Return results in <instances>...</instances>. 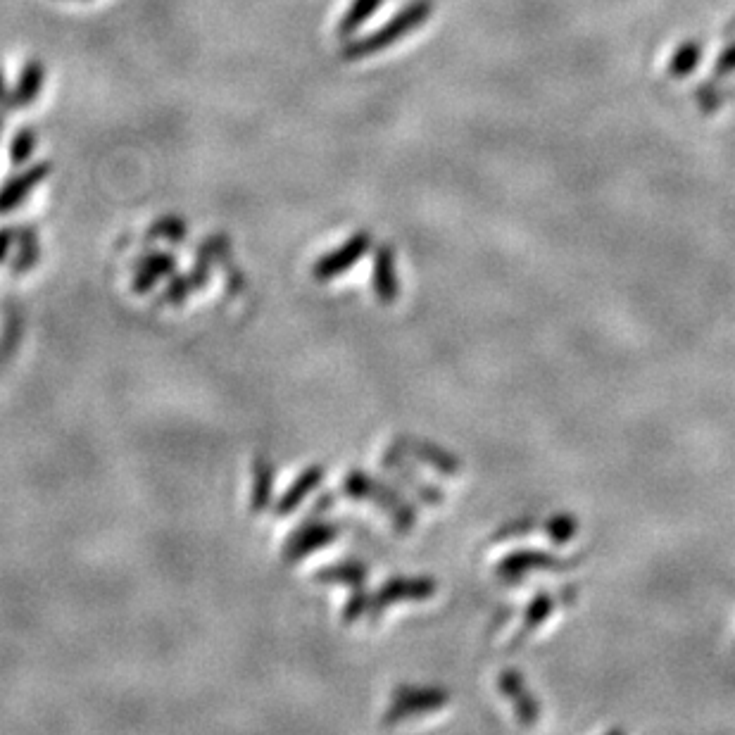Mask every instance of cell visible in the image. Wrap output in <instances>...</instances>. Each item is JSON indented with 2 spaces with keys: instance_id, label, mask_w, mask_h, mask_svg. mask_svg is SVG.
<instances>
[{
  "instance_id": "obj_1",
  "label": "cell",
  "mask_w": 735,
  "mask_h": 735,
  "mask_svg": "<svg viewBox=\"0 0 735 735\" xmlns=\"http://www.w3.org/2000/svg\"><path fill=\"white\" fill-rule=\"evenodd\" d=\"M433 15V3L431 0H410L405 8L395 12L383 27H379L372 34L360 36V39L348 41L341 50L343 60H362L369 55L381 53V50L395 46V43L410 36L412 31L424 27Z\"/></svg>"
},
{
  "instance_id": "obj_2",
  "label": "cell",
  "mask_w": 735,
  "mask_h": 735,
  "mask_svg": "<svg viewBox=\"0 0 735 735\" xmlns=\"http://www.w3.org/2000/svg\"><path fill=\"white\" fill-rule=\"evenodd\" d=\"M341 493L350 500L374 502L376 510H381L383 514H386V517L391 519L393 529L402 533V536H407V533L412 531L414 521H417V514H414L412 505L402 498V493L398 488L374 479L372 474H367V471H362V469H353L345 474Z\"/></svg>"
},
{
  "instance_id": "obj_3",
  "label": "cell",
  "mask_w": 735,
  "mask_h": 735,
  "mask_svg": "<svg viewBox=\"0 0 735 735\" xmlns=\"http://www.w3.org/2000/svg\"><path fill=\"white\" fill-rule=\"evenodd\" d=\"M450 702V693L445 688L433 686H400L393 690L391 707L386 709L383 724L395 726L402 721L426 712H438Z\"/></svg>"
},
{
  "instance_id": "obj_4",
  "label": "cell",
  "mask_w": 735,
  "mask_h": 735,
  "mask_svg": "<svg viewBox=\"0 0 735 735\" xmlns=\"http://www.w3.org/2000/svg\"><path fill=\"white\" fill-rule=\"evenodd\" d=\"M438 593V583L429 576H393L372 593L369 619L376 624L391 605L398 602H424Z\"/></svg>"
},
{
  "instance_id": "obj_5",
  "label": "cell",
  "mask_w": 735,
  "mask_h": 735,
  "mask_svg": "<svg viewBox=\"0 0 735 735\" xmlns=\"http://www.w3.org/2000/svg\"><path fill=\"white\" fill-rule=\"evenodd\" d=\"M341 531H343L341 521L329 519H319L307 526H295V529L288 533L284 548H281V559H284L286 564L300 562V559L334 545L338 536H341Z\"/></svg>"
},
{
  "instance_id": "obj_6",
  "label": "cell",
  "mask_w": 735,
  "mask_h": 735,
  "mask_svg": "<svg viewBox=\"0 0 735 735\" xmlns=\"http://www.w3.org/2000/svg\"><path fill=\"white\" fill-rule=\"evenodd\" d=\"M369 248H372V234L357 231V234L350 236L343 245H338V248L331 250V253L319 257V260L312 265V276L317 281L336 279V276L350 272V269L369 253Z\"/></svg>"
},
{
  "instance_id": "obj_7",
  "label": "cell",
  "mask_w": 735,
  "mask_h": 735,
  "mask_svg": "<svg viewBox=\"0 0 735 735\" xmlns=\"http://www.w3.org/2000/svg\"><path fill=\"white\" fill-rule=\"evenodd\" d=\"M177 274V255L167 253V250H150V253L141 255L134 265V279H131V288L138 295H146L160 284L162 279H169Z\"/></svg>"
},
{
  "instance_id": "obj_8",
  "label": "cell",
  "mask_w": 735,
  "mask_h": 735,
  "mask_svg": "<svg viewBox=\"0 0 735 735\" xmlns=\"http://www.w3.org/2000/svg\"><path fill=\"white\" fill-rule=\"evenodd\" d=\"M326 479V469L319 467V464H312V467L303 469V474L295 476V481L288 486L281 498L272 505V514L276 519H286L291 517L303 507V502L310 498V495L322 486Z\"/></svg>"
},
{
  "instance_id": "obj_9",
  "label": "cell",
  "mask_w": 735,
  "mask_h": 735,
  "mask_svg": "<svg viewBox=\"0 0 735 735\" xmlns=\"http://www.w3.org/2000/svg\"><path fill=\"white\" fill-rule=\"evenodd\" d=\"M50 174V162H36V165H29L24 172L15 174L5 181L3 188H0V215H8V212L17 210L24 200L29 198V193L34 191L41 181H46Z\"/></svg>"
},
{
  "instance_id": "obj_10",
  "label": "cell",
  "mask_w": 735,
  "mask_h": 735,
  "mask_svg": "<svg viewBox=\"0 0 735 735\" xmlns=\"http://www.w3.org/2000/svg\"><path fill=\"white\" fill-rule=\"evenodd\" d=\"M383 469H386L388 474H393L395 479L402 483V486H407L412 493H417V498L422 502H429V505H438V502H443L441 490L429 486V483H426L422 476H419L417 471L410 467V462L405 460V452H402L398 445H393V448L383 455Z\"/></svg>"
},
{
  "instance_id": "obj_11",
  "label": "cell",
  "mask_w": 735,
  "mask_h": 735,
  "mask_svg": "<svg viewBox=\"0 0 735 735\" xmlns=\"http://www.w3.org/2000/svg\"><path fill=\"white\" fill-rule=\"evenodd\" d=\"M372 288L383 305H393L400 295V279L395 269V250L388 243L374 250L372 262Z\"/></svg>"
},
{
  "instance_id": "obj_12",
  "label": "cell",
  "mask_w": 735,
  "mask_h": 735,
  "mask_svg": "<svg viewBox=\"0 0 735 735\" xmlns=\"http://www.w3.org/2000/svg\"><path fill=\"white\" fill-rule=\"evenodd\" d=\"M395 445H398L405 455H412L417 462L429 464V467L441 471V474L445 476H455L457 471H460V462H457L455 457L438 448V445L422 441V438L400 436V438H395Z\"/></svg>"
},
{
  "instance_id": "obj_13",
  "label": "cell",
  "mask_w": 735,
  "mask_h": 735,
  "mask_svg": "<svg viewBox=\"0 0 735 735\" xmlns=\"http://www.w3.org/2000/svg\"><path fill=\"white\" fill-rule=\"evenodd\" d=\"M369 579L367 564L360 559H343V562H334L329 567L314 571V581L322 583V586H348L357 588L364 586Z\"/></svg>"
},
{
  "instance_id": "obj_14",
  "label": "cell",
  "mask_w": 735,
  "mask_h": 735,
  "mask_svg": "<svg viewBox=\"0 0 735 735\" xmlns=\"http://www.w3.org/2000/svg\"><path fill=\"white\" fill-rule=\"evenodd\" d=\"M274 498V464L267 455H257L253 462V495H250V510L262 514L272 507Z\"/></svg>"
},
{
  "instance_id": "obj_15",
  "label": "cell",
  "mask_w": 735,
  "mask_h": 735,
  "mask_svg": "<svg viewBox=\"0 0 735 735\" xmlns=\"http://www.w3.org/2000/svg\"><path fill=\"white\" fill-rule=\"evenodd\" d=\"M43 84H46V67H43L41 60H29L22 69L20 79H17V86L12 89V105H15V110L29 108L41 96Z\"/></svg>"
},
{
  "instance_id": "obj_16",
  "label": "cell",
  "mask_w": 735,
  "mask_h": 735,
  "mask_svg": "<svg viewBox=\"0 0 735 735\" xmlns=\"http://www.w3.org/2000/svg\"><path fill=\"white\" fill-rule=\"evenodd\" d=\"M17 255L12 260L10 272L12 274H27L39 265V257H41V241H39V229L31 224H24L17 229Z\"/></svg>"
},
{
  "instance_id": "obj_17",
  "label": "cell",
  "mask_w": 735,
  "mask_h": 735,
  "mask_svg": "<svg viewBox=\"0 0 735 735\" xmlns=\"http://www.w3.org/2000/svg\"><path fill=\"white\" fill-rule=\"evenodd\" d=\"M500 688L514 702V707H517L521 724H536L538 705L533 700V695L529 697V690L524 688V681H521L517 671H505L500 678Z\"/></svg>"
},
{
  "instance_id": "obj_18",
  "label": "cell",
  "mask_w": 735,
  "mask_h": 735,
  "mask_svg": "<svg viewBox=\"0 0 735 735\" xmlns=\"http://www.w3.org/2000/svg\"><path fill=\"white\" fill-rule=\"evenodd\" d=\"M536 569H562V562L555 557L540 555V552H517V555L507 557L500 567V576L505 579H519L526 571Z\"/></svg>"
},
{
  "instance_id": "obj_19",
  "label": "cell",
  "mask_w": 735,
  "mask_h": 735,
  "mask_svg": "<svg viewBox=\"0 0 735 735\" xmlns=\"http://www.w3.org/2000/svg\"><path fill=\"white\" fill-rule=\"evenodd\" d=\"M383 3H386V0H353L350 8L345 10L343 20L338 22V36H343V39L355 36L364 24L372 20L376 10H379Z\"/></svg>"
},
{
  "instance_id": "obj_20",
  "label": "cell",
  "mask_w": 735,
  "mask_h": 735,
  "mask_svg": "<svg viewBox=\"0 0 735 735\" xmlns=\"http://www.w3.org/2000/svg\"><path fill=\"white\" fill-rule=\"evenodd\" d=\"M702 60V46L697 41H683L678 43L674 53L669 58V77L671 79H686L695 72Z\"/></svg>"
},
{
  "instance_id": "obj_21",
  "label": "cell",
  "mask_w": 735,
  "mask_h": 735,
  "mask_svg": "<svg viewBox=\"0 0 735 735\" xmlns=\"http://www.w3.org/2000/svg\"><path fill=\"white\" fill-rule=\"evenodd\" d=\"M196 291H203V284H200L198 276L193 274V269L186 274H172L167 288L160 295V303L169 307H181L188 300V295Z\"/></svg>"
},
{
  "instance_id": "obj_22",
  "label": "cell",
  "mask_w": 735,
  "mask_h": 735,
  "mask_svg": "<svg viewBox=\"0 0 735 735\" xmlns=\"http://www.w3.org/2000/svg\"><path fill=\"white\" fill-rule=\"evenodd\" d=\"M188 234H191V226H188L186 219L179 215H165L155 219L153 226L148 229V238L167 243H184Z\"/></svg>"
},
{
  "instance_id": "obj_23",
  "label": "cell",
  "mask_w": 735,
  "mask_h": 735,
  "mask_svg": "<svg viewBox=\"0 0 735 735\" xmlns=\"http://www.w3.org/2000/svg\"><path fill=\"white\" fill-rule=\"evenodd\" d=\"M36 146H39V134H36L34 129L31 127H24L17 131L15 136H12V143H10V162L15 167H22L27 165V162L31 160V155H34Z\"/></svg>"
},
{
  "instance_id": "obj_24",
  "label": "cell",
  "mask_w": 735,
  "mask_h": 735,
  "mask_svg": "<svg viewBox=\"0 0 735 735\" xmlns=\"http://www.w3.org/2000/svg\"><path fill=\"white\" fill-rule=\"evenodd\" d=\"M229 255H231V241H229V236H224V234H215V236L205 238L196 253V257H203V260L212 262V265H226Z\"/></svg>"
},
{
  "instance_id": "obj_25",
  "label": "cell",
  "mask_w": 735,
  "mask_h": 735,
  "mask_svg": "<svg viewBox=\"0 0 735 735\" xmlns=\"http://www.w3.org/2000/svg\"><path fill=\"white\" fill-rule=\"evenodd\" d=\"M369 605H372V593L364 586L353 588V593H350V598L343 607V624L350 626L355 621H360V617L369 614Z\"/></svg>"
},
{
  "instance_id": "obj_26",
  "label": "cell",
  "mask_w": 735,
  "mask_h": 735,
  "mask_svg": "<svg viewBox=\"0 0 735 735\" xmlns=\"http://www.w3.org/2000/svg\"><path fill=\"white\" fill-rule=\"evenodd\" d=\"M552 609H555V600H552L550 595H538V598L533 600V605L529 607V612H526L524 631H521V636H526L529 631H536V628L543 624V619L548 617Z\"/></svg>"
},
{
  "instance_id": "obj_27",
  "label": "cell",
  "mask_w": 735,
  "mask_h": 735,
  "mask_svg": "<svg viewBox=\"0 0 735 735\" xmlns=\"http://www.w3.org/2000/svg\"><path fill=\"white\" fill-rule=\"evenodd\" d=\"M336 498H338V495L334 493V490H322V495H319V498L312 502L310 510H307V514H303V519H300L295 526H307V524H314V521L324 519L326 512L334 510Z\"/></svg>"
},
{
  "instance_id": "obj_28",
  "label": "cell",
  "mask_w": 735,
  "mask_h": 735,
  "mask_svg": "<svg viewBox=\"0 0 735 735\" xmlns=\"http://www.w3.org/2000/svg\"><path fill=\"white\" fill-rule=\"evenodd\" d=\"M695 98H697V105H700V110L705 112V115H712V112L719 110L721 103H724V98H721V91L714 89L712 84L697 86Z\"/></svg>"
},
{
  "instance_id": "obj_29",
  "label": "cell",
  "mask_w": 735,
  "mask_h": 735,
  "mask_svg": "<svg viewBox=\"0 0 735 735\" xmlns=\"http://www.w3.org/2000/svg\"><path fill=\"white\" fill-rule=\"evenodd\" d=\"M550 536L555 543H567V540H571L576 536V521L574 517H557L552 519L550 524Z\"/></svg>"
},
{
  "instance_id": "obj_30",
  "label": "cell",
  "mask_w": 735,
  "mask_h": 735,
  "mask_svg": "<svg viewBox=\"0 0 735 735\" xmlns=\"http://www.w3.org/2000/svg\"><path fill=\"white\" fill-rule=\"evenodd\" d=\"M714 74L716 77H728V74H735V43L721 50L719 58H716L714 62Z\"/></svg>"
},
{
  "instance_id": "obj_31",
  "label": "cell",
  "mask_w": 735,
  "mask_h": 735,
  "mask_svg": "<svg viewBox=\"0 0 735 735\" xmlns=\"http://www.w3.org/2000/svg\"><path fill=\"white\" fill-rule=\"evenodd\" d=\"M15 238H17V229H10V226L0 229V265L8 260L10 248H12V243H15Z\"/></svg>"
},
{
  "instance_id": "obj_32",
  "label": "cell",
  "mask_w": 735,
  "mask_h": 735,
  "mask_svg": "<svg viewBox=\"0 0 735 735\" xmlns=\"http://www.w3.org/2000/svg\"><path fill=\"white\" fill-rule=\"evenodd\" d=\"M0 110H5V112L15 110V105H12V89H8V81H5L3 69H0Z\"/></svg>"
},
{
  "instance_id": "obj_33",
  "label": "cell",
  "mask_w": 735,
  "mask_h": 735,
  "mask_svg": "<svg viewBox=\"0 0 735 735\" xmlns=\"http://www.w3.org/2000/svg\"><path fill=\"white\" fill-rule=\"evenodd\" d=\"M3 124H5V119H3V115H0V134H3Z\"/></svg>"
}]
</instances>
